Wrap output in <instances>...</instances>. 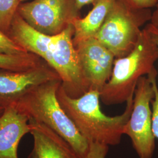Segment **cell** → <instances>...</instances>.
<instances>
[{
	"mask_svg": "<svg viewBox=\"0 0 158 158\" xmlns=\"http://www.w3.org/2000/svg\"><path fill=\"white\" fill-rule=\"evenodd\" d=\"M56 95L63 110L89 143L96 142L108 146L120 143L124 128L132 111L134 96L126 102L124 113L110 117L102 112L99 91L90 90L79 97L73 98L68 96L60 85Z\"/></svg>",
	"mask_w": 158,
	"mask_h": 158,
	"instance_id": "cell-1",
	"label": "cell"
},
{
	"mask_svg": "<svg viewBox=\"0 0 158 158\" xmlns=\"http://www.w3.org/2000/svg\"><path fill=\"white\" fill-rule=\"evenodd\" d=\"M60 80L39 85L12 104L30 118L40 122L63 138L73 149L78 158H87L89 142L81 134L63 110L57 98Z\"/></svg>",
	"mask_w": 158,
	"mask_h": 158,
	"instance_id": "cell-2",
	"label": "cell"
},
{
	"mask_svg": "<svg viewBox=\"0 0 158 158\" xmlns=\"http://www.w3.org/2000/svg\"><path fill=\"white\" fill-rule=\"evenodd\" d=\"M158 59L157 45L145 28L133 51L115 59L111 76L100 92L102 102L107 106L126 102L134 95L138 80L152 72Z\"/></svg>",
	"mask_w": 158,
	"mask_h": 158,
	"instance_id": "cell-3",
	"label": "cell"
},
{
	"mask_svg": "<svg viewBox=\"0 0 158 158\" xmlns=\"http://www.w3.org/2000/svg\"><path fill=\"white\" fill-rule=\"evenodd\" d=\"M152 12L151 9H135L122 0H116L94 38L115 58L125 56L135 47L141 28L151 22Z\"/></svg>",
	"mask_w": 158,
	"mask_h": 158,
	"instance_id": "cell-4",
	"label": "cell"
},
{
	"mask_svg": "<svg viewBox=\"0 0 158 158\" xmlns=\"http://www.w3.org/2000/svg\"><path fill=\"white\" fill-rule=\"evenodd\" d=\"M154 96L150 77L142 76L136 85L132 111L123 130V135L130 137L139 158H152L155 151V138L151 108Z\"/></svg>",
	"mask_w": 158,
	"mask_h": 158,
	"instance_id": "cell-5",
	"label": "cell"
},
{
	"mask_svg": "<svg viewBox=\"0 0 158 158\" xmlns=\"http://www.w3.org/2000/svg\"><path fill=\"white\" fill-rule=\"evenodd\" d=\"M73 35V26L70 25L61 33L52 36L45 62L58 74L68 96L77 98L90 89L81 72Z\"/></svg>",
	"mask_w": 158,
	"mask_h": 158,
	"instance_id": "cell-6",
	"label": "cell"
},
{
	"mask_svg": "<svg viewBox=\"0 0 158 158\" xmlns=\"http://www.w3.org/2000/svg\"><path fill=\"white\" fill-rule=\"evenodd\" d=\"M18 12L30 26L42 34L61 33L80 17L76 0H33L21 2Z\"/></svg>",
	"mask_w": 158,
	"mask_h": 158,
	"instance_id": "cell-7",
	"label": "cell"
},
{
	"mask_svg": "<svg viewBox=\"0 0 158 158\" xmlns=\"http://www.w3.org/2000/svg\"><path fill=\"white\" fill-rule=\"evenodd\" d=\"M60 78L45 62L22 71L0 69V107L14 104L36 86Z\"/></svg>",
	"mask_w": 158,
	"mask_h": 158,
	"instance_id": "cell-8",
	"label": "cell"
},
{
	"mask_svg": "<svg viewBox=\"0 0 158 158\" xmlns=\"http://www.w3.org/2000/svg\"><path fill=\"white\" fill-rule=\"evenodd\" d=\"M75 48L81 72L90 90L101 92L111 76L114 55L95 38L82 41Z\"/></svg>",
	"mask_w": 158,
	"mask_h": 158,
	"instance_id": "cell-9",
	"label": "cell"
},
{
	"mask_svg": "<svg viewBox=\"0 0 158 158\" xmlns=\"http://www.w3.org/2000/svg\"><path fill=\"white\" fill-rule=\"evenodd\" d=\"M29 119L13 105L5 108L0 116V158H19V142L31 132Z\"/></svg>",
	"mask_w": 158,
	"mask_h": 158,
	"instance_id": "cell-10",
	"label": "cell"
},
{
	"mask_svg": "<svg viewBox=\"0 0 158 158\" xmlns=\"http://www.w3.org/2000/svg\"><path fill=\"white\" fill-rule=\"evenodd\" d=\"M33 148L27 158H78L72 147L49 127L30 118Z\"/></svg>",
	"mask_w": 158,
	"mask_h": 158,
	"instance_id": "cell-11",
	"label": "cell"
},
{
	"mask_svg": "<svg viewBox=\"0 0 158 158\" xmlns=\"http://www.w3.org/2000/svg\"><path fill=\"white\" fill-rule=\"evenodd\" d=\"M8 35L28 53L45 61L52 36L42 34L30 26L17 12Z\"/></svg>",
	"mask_w": 158,
	"mask_h": 158,
	"instance_id": "cell-12",
	"label": "cell"
},
{
	"mask_svg": "<svg viewBox=\"0 0 158 158\" xmlns=\"http://www.w3.org/2000/svg\"><path fill=\"white\" fill-rule=\"evenodd\" d=\"M115 1L98 0L93 4V8L87 15L74 20L72 25L74 28V46L82 41L95 37Z\"/></svg>",
	"mask_w": 158,
	"mask_h": 158,
	"instance_id": "cell-13",
	"label": "cell"
},
{
	"mask_svg": "<svg viewBox=\"0 0 158 158\" xmlns=\"http://www.w3.org/2000/svg\"><path fill=\"white\" fill-rule=\"evenodd\" d=\"M45 61L31 53L20 55L0 54V69L22 71L40 66Z\"/></svg>",
	"mask_w": 158,
	"mask_h": 158,
	"instance_id": "cell-14",
	"label": "cell"
},
{
	"mask_svg": "<svg viewBox=\"0 0 158 158\" xmlns=\"http://www.w3.org/2000/svg\"><path fill=\"white\" fill-rule=\"evenodd\" d=\"M20 3V0H0V29L7 35Z\"/></svg>",
	"mask_w": 158,
	"mask_h": 158,
	"instance_id": "cell-15",
	"label": "cell"
},
{
	"mask_svg": "<svg viewBox=\"0 0 158 158\" xmlns=\"http://www.w3.org/2000/svg\"><path fill=\"white\" fill-rule=\"evenodd\" d=\"M27 53L28 52L0 29V54L20 55Z\"/></svg>",
	"mask_w": 158,
	"mask_h": 158,
	"instance_id": "cell-16",
	"label": "cell"
},
{
	"mask_svg": "<svg viewBox=\"0 0 158 158\" xmlns=\"http://www.w3.org/2000/svg\"><path fill=\"white\" fill-rule=\"evenodd\" d=\"M157 75V70L155 68L152 72L148 76L151 79L155 92L154 98L151 102L152 111V131L155 139H157L158 140V87L156 82Z\"/></svg>",
	"mask_w": 158,
	"mask_h": 158,
	"instance_id": "cell-17",
	"label": "cell"
},
{
	"mask_svg": "<svg viewBox=\"0 0 158 158\" xmlns=\"http://www.w3.org/2000/svg\"><path fill=\"white\" fill-rule=\"evenodd\" d=\"M108 147L100 143L90 142L87 158H106L109 149Z\"/></svg>",
	"mask_w": 158,
	"mask_h": 158,
	"instance_id": "cell-18",
	"label": "cell"
},
{
	"mask_svg": "<svg viewBox=\"0 0 158 158\" xmlns=\"http://www.w3.org/2000/svg\"><path fill=\"white\" fill-rule=\"evenodd\" d=\"M125 4L135 9H151L155 7L158 0H122Z\"/></svg>",
	"mask_w": 158,
	"mask_h": 158,
	"instance_id": "cell-19",
	"label": "cell"
},
{
	"mask_svg": "<svg viewBox=\"0 0 158 158\" xmlns=\"http://www.w3.org/2000/svg\"><path fill=\"white\" fill-rule=\"evenodd\" d=\"M145 28L147 29L149 33L152 36L153 40L156 43L158 49V26L155 25L150 23L147 24ZM157 74L158 75V70L157 71Z\"/></svg>",
	"mask_w": 158,
	"mask_h": 158,
	"instance_id": "cell-20",
	"label": "cell"
},
{
	"mask_svg": "<svg viewBox=\"0 0 158 158\" xmlns=\"http://www.w3.org/2000/svg\"><path fill=\"white\" fill-rule=\"evenodd\" d=\"M98 0H76V5L79 10L81 9L85 6L89 4H94Z\"/></svg>",
	"mask_w": 158,
	"mask_h": 158,
	"instance_id": "cell-21",
	"label": "cell"
},
{
	"mask_svg": "<svg viewBox=\"0 0 158 158\" xmlns=\"http://www.w3.org/2000/svg\"><path fill=\"white\" fill-rule=\"evenodd\" d=\"M155 8V11L152 12V16L150 23L155 25L158 26V3Z\"/></svg>",
	"mask_w": 158,
	"mask_h": 158,
	"instance_id": "cell-22",
	"label": "cell"
},
{
	"mask_svg": "<svg viewBox=\"0 0 158 158\" xmlns=\"http://www.w3.org/2000/svg\"><path fill=\"white\" fill-rule=\"evenodd\" d=\"M4 110H5V108L0 107V116L3 114L4 111Z\"/></svg>",
	"mask_w": 158,
	"mask_h": 158,
	"instance_id": "cell-23",
	"label": "cell"
},
{
	"mask_svg": "<svg viewBox=\"0 0 158 158\" xmlns=\"http://www.w3.org/2000/svg\"><path fill=\"white\" fill-rule=\"evenodd\" d=\"M25 1H27V0H20V1H21V2H25Z\"/></svg>",
	"mask_w": 158,
	"mask_h": 158,
	"instance_id": "cell-24",
	"label": "cell"
}]
</instances>
